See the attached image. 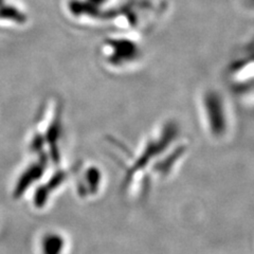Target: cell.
<instances>
[{"label":"cell","mask_w":254,"mask_h":254,"mask_svg":"<svg viewBox=\"0 0 254 254\" xmlns=\"http://www.w3.org/2000/svg\"><path fill=\"white\" fill-rule=\"evenodd\" d=\"M102 67L111 73H128L144 60V48L138 35L115 32L104 37L97 49Z\"/></svg>","instance_id":"cell-1"},{"label":"cell","mask_w":254,"mask_h":254,"mask_svg":"<svg viewBox=\"0 0 254 254\" xmlns=\"http://www.w3.org/2000/svg\"><path fill=\"white\" fill-rule=\"evenodd\" d=\"M38 130L32 136L31 149L37 155H47L55 168L62 166L64 140V105L59 98H50L39 117Z\"/></svg>","instance_id":"cell-2"},{"label":"cell","mask_w":254,"mask_h":254,"mask_svg":"<svg viewBox=\"0 0 254 254\" xmlns=\"http://www.w3.org/2000/svg\"><path fill=\"white\" fill-rule=\"evenodd\" d=\"M197 109L206 136L214 142L227 141L233 130L234 117L226 95L213 87L204 88L198 95Z\"/></svg>","instance_id":"cell-3"},{"label":"cell","mask_w":254,"mask_h":254,"mask_svg":"<svg viewBox=\"0 0 254 254\" xmlns=\"http://www.w3.org/2000/svg\"><path fill=\"white\" fill-rule=\"evenodd\" d=\"M165 7L153 0H129L110 11L107 23L115 32L140 35L154 29L161 20Z\"/></svg>","instance_id":"cell-4"},{"label":"cell","mask_w":254,"mask_h":254,"mask_svg":"<svg viewBox=\"0 0 254 254\" xmlns=\"http://www.w3.org/2000/svg\"><path fill=\"white\" fill-rule=\"evenodd\" d=\"M253 55L252 47L243 49L230 61L225 70L226 83L231 91L244 102L253 100Z\"/></svg>","instance_id":"cell-5"},{"label":"cell","mask_w":254,"mask_h":254,"mask_svg":"<svg viewBox=\"0 0 254 254\" xmlns=\"http://www.w3.org/2000/svg\"><path fill=\"white\" fill-rule=\"evenodd\" d=\"M63 7L68 20L76 26L87 28L107 25L108 13L87 0H66Z\"/></svg>","instance_id":"cell-6"},{"label":"cell","mask_w":254,"mask_h":254,"mask_svg":"<svg viewBox=\"0 0 254 254\" xmlns=\"http://www.w3.org/2000/svg\"><path fill=\"white\" fill-rule=\"evenodd\" d=\"M81 170L77 181L78 194L81 196L98 194L103 182L102 170L94 164L86 165Z\"/></svg>","instance_id":"cell-7"},{"label":"cell","mask_w":254,"mask_h":254,"mask_svg":"<svg viewBox=\"0 0 254 254\" xmlns=\"http://www.w3.org/2000/svg\"><path fill=\"white\" fill-rule=\"evenodd\" d=\"M68 171L62 169V166H58L57 170L51 175L50 179L48 180L46 184L43 185V187L38 188L36 190L35 196V203L39 208H42L46 204L50 197V194H52L55 190H59L66 180L68 179Z\"/></svg>","instance_id":"cell-8"},{"label":"cell","mask_w":254,"mask_h":254,"mask_svg":"<svg viewBox=\"0 0 254 254\" xmlns=\"http://www.w3.org/2000/svg\"><path fill=\"white\" fill-rule=\"evenodd\" d=\"M66 247V242L59 233H48L42 241V253L43 254H63Z\"/></svg>","instance_id":"cell-9"},{"label":"cell","mask_w":254,"mask_h":254,"mask_svg":"<svg viewBox=\"0 0 254 254\" xmlns=\"http://www.w3.org/2000/svg\"><path fill=\"white\" fill-rule=\"evenodd\" d=\"M87 1H89L93 5L99 7L100 10L108 13V16L110 11H113L117 6L116 0H87Z\"/></svg>","instance_id":"cell-10"}]
</instances>
